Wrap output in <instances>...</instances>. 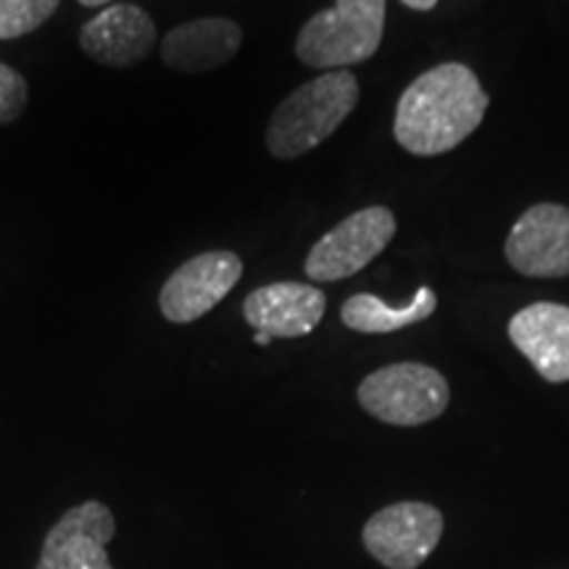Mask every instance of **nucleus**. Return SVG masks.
<instances>
[{
  "instance_id": "nucleus-5",
  "label": "nucleus",
  "mask_w": 569,
  "mask_h": 569,
  "mask_svg": "<svg viewBox=\"0 0 569 569\" xmlns=\"http://www.w3.org/2000/svg\"><path fill=\"white\" fill-rule=\"evenodd\" d=\"M396 234V217L386 206H369L346 217L317 240L303 272L311 282H338L372 264Z\"/></svg>"
},
{
  "instance_id": "nucleus-2",
  "label": "nucleus",
  "mask_w": 569,
  "mask_h": 569,
  "mask_svg": "<svg viewBox=\"0 0 569 569\" xmlns=\"http://www.w3.org/2000/svg\"><path fill=\"white\" fill-rule=\"evenodd\" d=\"M359 103V82L336 69L290 92L267 127V148L274 159H298L322 146Z\"/></svg>"
},
{
  "instance_id": "nucleus-18",
  "label": "nucleus",
  "mask_w": 569,
  "mask_h": 569,
  "mask_svg": "<svg viewBox=\"0 0 569 569\" xmlns=\"http://www.w3.org/2000/svg\"><path fill=\"white\" fill-rule=\"evenodd\" d=\"M253 343L256 346H269V343H272V338L264 336V332H253Z\"/></svg>"
},
{
  "instance_id": "nucleus-8",
  "label": "nucleus",
  "mask_w": 569,
  "mask_h": 569,
  "mask_svg": "<svg viewBox=\"0 0 569 569\" xmlns=\"http://www.w3.org/2000/svg\"><path fill=\"white\" fill-rule=\"evenodd\" d=\"M113 536L117 519L106 503H77L46 536L34 569H113L106 551Z\"/></svg>"
},
{
  "instance_id": "nucleus-9",
  "label": "nucleus",
  "mask_w": 569,
  "mask_h": 569,
  "mask_svg": "<svg viewBox=\"0 0 569 569\" xmlns=\"http://www.w3.org/2000/svg\"><path fill=\"white\" fill-rule=\"evenodd\" d=\"M509 264L525 277L569 274V209L559 203H538L517 219L507 246Z\"/></svg>"
},
{
  "instance_id": "nucleus-3",
  "label": "nucleus",
  "mask_w": 569,
  "mask_h": 569,
  "mask_svg": "<svg viewBox=\"0 0 569 569\" xmlns=\"http://www.w3.org/2000/svg\"><path fill=\"white\" fill-rule=\"evenodd\" d=\"M386 30V0H336L301 27L296 56L311 69H343L372 59Z\"/></svg>"
},
{
  "instance_id": "nucleus-16",
  "label": "nucleus",
  "mask_w": 569,
  "mask_h": 569,
  "mask_svg": "<svg viewBox=\"0 0 569 569\" xmlns=\"http://www.w3.org/2000/svg\"><path fill=\"white\" fill-rule=\"evenodd\" d=\"M27 98H30V90H27L24 77L0 61V124H11L13 119H19Z\"/></svg>"
},
{
  "instance_id": "nucleus-13",
  "label": "nucleus",
  "mask_w": 569,
  "mask_h": 569,
  "mask_svg": "<svg viewBox=\"0 0 569 569\" xmlns=\"http://www.w3.org/2000/svg\"><path fill=\"white\" fill-rule=\"evenodd\" d=\"M243 32L230 19H196L174 27L161 42V59L180 74H203L234 59Z\"/></svg>"
},
{
  "instance_id": "nucleus-6",
  "label": "nucleus",
  "mask_w": 569,
  "mask_h": 569,
  "mask_svg": "<svg viewBox=\"0 0 569 569\" xmlns=\"http://www.w3.org/2000/svg\"><path fill=\"white\" fill-rule=\"evenodd\" d=\"M443 528V515L432 503L398 501L367 519L361 540L382 567L417 569L438 549Z\"/></svg>"
},
{
  "instance_id": "nucleus-4",
  "label": "nucleus",
  "mask_w": 569,
  "mask_h": 569,
  "mask_svg": "<svg viewBox=\"0 0 569 569\" xmlns=\"http://www.w3.org/2000/svg\"><path fill=\"white\" fill-rule=\"evenodd\" d=\"M356 396L361 409L380 422L419 427L443 415L451 390L438 369L417 361H401L367 375Z\"/></svg>"
},
{
  "instance_id": "nucleus-15",
  "label": "nucleus",
  "mask_w": 569,
  "mask_h": 569,
  "mask_svg": "<svg viewBox=\"0 0 569 569\" xmlns=\"http://www.w3.org/2000/svg\"><path fill=\"white\" fill-rule=\"evenodd\" d=\"M61 0H0V40L24 38L46 24Z\"/></svg>"
},
{
  "instance_id": "nucleus-11",
  "label": "nucleus",
  "mask_w": 569,
  "mask_h": 569,
  "mask_svg": "<svg viewBox=\"0 0 569 569\" xmlns=\"http://www.w3.org/2000/svg\"><path fill=\"white\" fill-rule=\"evenodd\" d=\"M80 46L92 61L103 67H138L153 51L156 24L140 6H109L82 27Z\"/></svg>"
},
{
  "instance_id": "nucleus-17",
  "label": "nucleus",
  "mask_w": 569,
  "mask_h": 569,
  "mask_svg": "<svg viewBox=\"0 0 569 569\" xmlns=\"http://www.w3.org/2000/svg\"><path fill=\"white\" fill-rule=\"evenodd\" d=\"M401 3L411 11H432L438 6V0H401Z\"/></svg>"
},
{
  "instance_id": "nucleus-12",
  "label": "nucleus",
  "mask_w": 569,
  "mask_h": 569,
  "mask_svg": "<svg viewBox=\"0 0 569 569\" xmlns=\"http://www.w3.org/2000/svg\"><path fill=\"white\" fill-rule=\"evenodd\" d=\"M509 338L546 382H569V306H525L511 317Z\"/></svg>"
},
{
  "instance_id": "nucleus-14",
  "label": "nucleus",
  "mask_w": 569,
  "mask_h": 569,
  "mask_svg": "<svg viewBox=\"0 0 569 569\" xmlns=\"http://www.w3.org/2000/svg\"><path fill=\"white\" fill-rule=\"evenodd\" d=\"M438 296L430 288H419L411 303L388 306L372 293H356L340 309V319L348 330L367 332V336H386V332L403 330V327L425 322L436 315Z\"/></svg>"
},
{
  "instance_id": "nucleus-19",
  "label": "nucleus",
  "mask_w": 569,
  "mask_h": 569,
  "mask_svg": "<svg viewBox=\"0 0 569 569\" xmlns=\"http://www.w3.org/2000/svg\"><path fill=\"white\" fill-rule=\"evenodd\" d=\"M82 6H88V9H98V6H106V3H111V0H80Z\"/></svg>"
},
{
  "instance_id": "nucleus-10",
  "label": "nucleus",
  "mask_w": 569,
  "mask_h": 569,
  "mask_svg": "<svg viewBox=\"0 0 569 569\" xmlns=\"http://www.w3.org/2000/svg\"><path fill=\"white\" fill-rule=\"evenodd\" d=\"M327 298L315 284L272 282L256 288L243 301V317L253 332L269 338H303L317 330Z\"/></svg>"
},
{
  "instance_id": "nucleus-7",
  "label": "nucleus",
  "mask_w": 569,
  "mask_h": 569,
  "mask_svg": "<svg viewBox=\"0 0 569 569\" xmlns=\"http://www.w3.org/2000/svg\"><path fill=\"white\" fill-rule=\"evenodd\" d=\"M243 277V261L232 251H206L163 282L161 315L174 325H190L217 306Z\"/></svg>"
},
{
  "instance_id": "nucleus-1",
  "label": "nucleus",
  "mask_w": 569,
  "mask_h": 569,
  "mask_svg": "<svg viewBox=\"0 0 569 569\" xmlns=\"http://www.w3.org/2000/svg\"><path fill=\"white\" fill-rule=\"evenodd\" d=\"M488 92L465 63H440L409 84L396 109V140L415 156H440L478 130Z\"/></svg>"
}]
</instances>
